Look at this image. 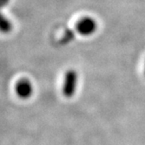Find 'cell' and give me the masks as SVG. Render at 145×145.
Returning a JSON list of instances; mask_svg holds the SVG:
<instances>
[{
    "label": "cell",
    "mask_w": 145,
    "mask_h": 145,
    "mask_svg": "<svg viewBox=\"0 0 145 145\" xmlns=\"http://www.w3.org/2000/svg\"><path fill=\"white\" fill-rule=\"evenodd\" d=\"M77 82H78L77 73L73 69L68 70L66 73H65L63 86V93L65 97L71 98L75 95L77 87Z\"/></svg>",
    "instance_id": "cell-1"
},
{
    "label": "cell",
    "mask_w": 145,
    "mask_h": 145,
    "mask_svg": "<svg viewBox=\"0 0 145 145\" xmlns=\"http://www.w3.org/2000/svg\"><path fill=\"white\" fill-rule=\"evenodd\" d=\"M97 28V21L90 17H84L76 24V31L83 36H90Z\"/></svg>",
    "instance_id": "cell-2"
},
{
    "label": "cell",
    "mask_w": 145,
    "mask_h": 145,
    "mask_svg": "<svg viewBox=\"0 0 145 145\" xmlns=\"http://www.w3.org/2000/svg\"><path fill=\"white\" fill-rule=\"evenodd\" d=\"M33 87L28 79H21L16 85V93L22 99H27L31 96Z\"/></svg>",
    "instance_id": "cell-3"
},
{
    "label": "cell",
    "mask_w": 145,
    "mask_h": 145,
    "mask_svg": "<svg viewBox=\"0 0 145 145\" xmlns=\"http://www.w3.org/2000/svg\"><path fill=\"white\" fill-rule=\"evenodd\" d=\"M12 23L0 11V32L2 33H9L12 30Z\"/></svg>",
    "instance_id": "cell-4"
},
{
    "label": "cell",
    "mask_w": 145,
    "mask_h": 145,
    "mask_svg": "<svg viewBox=\"0 0 145 145\" xmlns=\"http://www.w3.org/2000/svg\"><path fill=\"white\" fill-rule=\"evenodd\" d=\"M74 38V32L71 30H66L63 36V38H61L60 42L62 44H67L69 42H71L72 39Z\"/></svg>",
    "instance_id": "cell-5"
},
{
    "label": "cell",
    "mask_w": 145,
    "mask_h": 145,
    "mask_svg": "<svg viewBox=\"0 0 145 145\" xmlns=\"http://www.w3.org/2000/svg\"><path fill=\"white\" fill-rule=\"evenodd\" d=\"M9 2H10V0H0V9L8 5Z\"/></svg>",
    "instance_id": "cell-6"
}]
</instances>
